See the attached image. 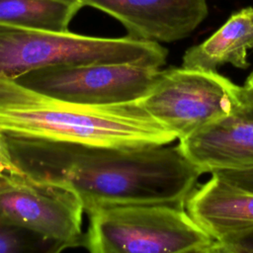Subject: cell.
<instances>
[{"label": "cell", "mask_w": 253, "mask_h": 253, "mask_svg": "<svg viewBox=\"0 0 253 253\" xmlns=\"http://www.w3.org/2000/svg\"><path fill=\"white\" fill-rule=\"evenodd\" d=\"M5 136L26 174L70 189L86 212L121 204L184 208L203 174L178 144L111 147Z\"/></svg>", "instance_id": "cell-1"}, {"label": "cell", "mask_w": 253, "mask_h": 253, "mask_svg": "<svg viewBox=\"0 0 253 253\" xmlns=\"http://www.w3.org/2000/svg\"><path fill=\"white\" fill-rule=\"evenodd\" d=\"M0 131L17 137L111 147L167 144L177 139L138 102L72 103L31 90L3 74Z\"/></svg>", "instance_id": "cell-2"}, {"label": "cell", "mask_w": 253, "mask_h": 253, "mask_svg": "<svg viewBox=\"0 0 253 253\" xmlns=\"http://www.w3.org/2000/svg\"><path fill=\"white\" fill-rule=\"evenodd\" d=\"M87 214L82 246L93 253H211L214 243L182 207L121 204Z\"/></svg>", "instance_id": "cell-3"}, {"label": "cell", "mask_w": 253, "mask_h": 253, "mask_svg": "<svg viewBox=\"0 0 253 253\" xmlns=\"http://www.w3.org/2000/svg\"><path fill=\"white\" fill-rule=\"evenodd\" d=\"M166 58L159 42L129 36L100 38L0 24V74L10 78L58 64L131 62L160 68Z\"/></svg>", "instance_id": "cell-4"}, {"label": "cell", "mask_w": 253, "mask_h": 253, "mask_svg": "<svg viewBox=\"0 0 253 253\" xmlns=\"http://www.w3.org/2000/svg\"><path fill=\"white\" fill-rule=\"evenodd\" d=\"M244 86L216 71L181 67L161 70L138 104L181 139L244 108Z\"/></svg>", "instance_id": "cell-5"}, {"label": "cell", "mask_w": 253, "mask_h": 253, "mask_svg": "<svg viewBox=\"0 0 253 253\" xmlns=\"http://www.w3.org/2000/svg\"><path fill=\"white\" fill-rule=\"evenodd\" d=\"M159 67L131 63L58 64L13 78L36 92L72 103L103 106L137 102L158 78Z\"/></svg>", "instance_id": "cell-6"}, {"label": "cell", "mask_w": 253, "mask_h": 253, "mask_svg": "<svg viewBox=\"0 0 253 253\" xmlns=\"http://www.w3.org/2000/svg\"><path fill=\"white\" fill-rule=\"evenodd\" d=\"M83 211L70 189L25 172L0 182V224L35 232L52 242L56 252L83 245Z\"/></svg>", "instance_id": "cell-7"}, {"label": "cell", "mask_w": 253, "mask_h": 253, "mask_svg": "<svg viewBox=\"0 0 253 253\" xmlns=\"http://www.w3.org/2000/svg\"><path fill=\"white\" fill-rule=\"evenodd\" d=\"M109 14L134 39L172 42L189 37L207 18V0H73Z\"/></svg>", "instance_id": "cell-8"}, {"label": "cell", "mask_w": 253, "mask_h": 253, "mask_svg": "<svg viewBox=\"0 0 253 253\" xmlns=\"http://www.w3.org/2000/svg\"><path fill=\"white\" fill-rule=\"evenodd\" d=\"M178 140L202 173L253 167V115L244 108Z\"/></svg>", "instance_id": "cell-9"}, {"label": "cell", "mask_w": 253, "mask_h": 253, "mask_svg": "<svg viewBox=\"0 0 253 253\" xmlns=\"http://www.w3.org/2000/svg\"><path fill=\"white\" fill-rule=\"evenodd\" d=\"M194 220L214 239L253 227V191L211 174L185 203Z\"/></svg>", "instance_id": "cell-10"}, {"label": "cell", "mask_w": 253, "mask_h": 253, "mask_svg": "<svg viewBox=\"0 0 253 253\" xmlns=\"http://www.w3.org/2000/svg\"><path fill=\"white\" fill-rule=\"evenodd\" d=\"M249 49H253L251 7L233 13L209 39L190 47L183 56L182 66L216 71L219 66L229 63L245 68Z\"/></svg>", "instance_id": "cell-11"}, {"label": "cell", "mask_w": 253, "mask_h": 253, "mask_svg": "<svg viewBox=\"0 0 253 253\" xmlns=\"http://www.w3.org/2000/svg\"><path fill=\"white\" fill-rule=\"evenodd\" d=\"M81 8L73 0H0V24L66 32Z\"/></svg>", "instance_id": "cell-12"}, {"label": "cell", "mask_w": 253, "mask_h": 253, "mask_svg": "<svg viewBox=\"0 0 253 253\" xmlns=\"http://www.w3.org/2000/svg\"><path fill=\"white\" fill-rule=\"evenodd\" d=\"M56 252L55 245L30 230L12 225L0 224V253H18L44 250Z\"/></svg>", "instance_id": "cell-13"}, {"label": "cell", "mask_w": 253, "mask_h": 253, "mask_svg": "<svg viewBox=\"0 0 253 253\" xmlns=\"http://www.w3.org/2000/svg\"><path fill=\"white\" fill-rule=\"evenodd\" d=\"M241 252L253 253V227L214 239L211 249V253Z\"/></svg>", "instance_id": "cell-14"}, {"label": "cell", "mask_w": 253, "mask_h": 253, "mask_svg": "<svg viewBox=\"0 0 253 253\" xmlns=\"http://www.w3.org/2000/svg\"><path fill=\"white\" fill-rule=\"evenodd\" d=\"M24 172L13 160L6 136L0 131V182L12 175Z\"/></svg>", "instance_id": "cell-15"}, {"label": "cell", "mask_w": 253, "mask_h": 253, "mask_svg": "<svg viewBox=\"0 0 253 253\" xmlns=\"http://www.w3.org/2000/svg\"><path fill=\"white\" fill-rule=\"evenodd\" d=\"M213 174H217L244 189L253 191V167L241 170L217 171Z\"/></svg>", "instance_id": "cell-16"}, {"label": "cell", "mask_w": 253, "mask_h": 253, "mask_svg": "<svg viewBox=\"0 0 253 253\" xmlns=\"http://www.w3.org/2000/svg\"><path fill=\"white\" fill-rule=\"evenodd\" d=\"M245 88V87H244ZM244 109L247 110L249 113L253 115V91L247 90L245 88V95H244Z\"/></svg>", "instance_id": "cell-17"}, {"label": "cell", "mask_w": 253, "mask_h": 253, "mask_svg": "<svg viewBox=\"0 0 253 253\" xmlns=\"http://www.w3.org/2000/svg\"><path fill=\"white\" fill-rule=\"evenodd\" d=\"M244 87H245L247 90L253 91V71H252V72L250 73V75L247 77V80H246V83H245Z\"/></svg>", "instance_id": "cell-18"}, {"label": "cell", "mask_w": 253, "mask_h": 253, "mask_svg": "<svg viewBox=\"0 0 253 253\" xmlns=\"http://www.w3.org/2000/svg\"><path fill=\"white\" fill-rule=\"evenodd\" d=\"M251 21L253 23V7H251Z\"/></svg>", "instance_id": "cell-19"}]
</instances>
